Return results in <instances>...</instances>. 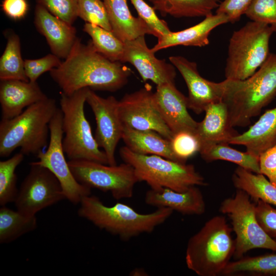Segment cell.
Wrapping results in <instances>:
<instances>
[{
	"instance_id": "8",
	"label": "cell",
	"mask_w": 276,
	"mask_h": 276,
	"mask_svg": "<svg viewBox=\"0 0 276 276\" xmlns=\"http://www.w3.org/2000/svg\"><path fill=\"white\" fill-rule=\"evenodd\" d=\"M274 33L268 25L251 21L232 34L224 70L225 79L244 80L254 74L267 58Z\"/></svg>"
},
{
	"instance_id": "32",
	"label": "cell",
	"mask_w": 276,
	"mask_h": 276,
	"mask_svg": "<svg viewBox=\"0 0 276 276\" xmlns=\"http://www.w3.org/2000/svg\"><path fill=\"white\" fill-rule=\"evenodd\" d=\"M83 30L89 35L98 52L112 61L121 62L125 44L112 31L87 22L84 25Z\"/></svg>"
},
{
	"instance_id": "33",
	"label": "cell",
	"mask_w": 276,
	"mask_h": 276,
	"mask_svg": "<svg viewBox=\"0 0 276 276\" xmlns=\"http://www.w3.org/2000/svg\"><path fill=\"white\" fill-rule=\"evenodd\" d=\"M24 156L21 152L10 158L0 162V205H6L14 202L18 192L16 187L17 175L15 170L22 162Z\"/></svg>"
},
{
	"instance_id": "21",
	"label": "cell",
	"mask_w": 276,
	"mask_h": 276,
	"mask_svg": "<svg viewBox=\"0 0 276 276\" xmlns=\"http://www.w3.org/2000/svg\"><path fill=\"white\" fill-rule=\"evenodd\" d=\"M204 112V118L198 122L195 132L201 148L213 144H229V141L239 134L230 125L226 107L222 101L210 104Z\"/></svg>"
},
{
	"instance_id": "15",
	"label": "cell",
	"mask_w": 276,
	"mask_h": 276,
	"mask_svg": "<svg viewBox=\"0 0 276 276\" xmlns=\"http://www.w3.org/2000/svg\"><path fill=\"white\" fill-rule=\"evenodd\" d=\"M122 63L129 62L137 71L143 81L150 80L156 85L165 83H175V67L157 59L155 53L149 49L145 36L124 42Z\"/></svg>"
},
{
	"instance_id": "20",
	"label": "cell",
	"mask_w": 276,
	"mask_h": 276,
	"mask_svg": "<svg viewBox=\"0 0 276 276\" xmlns=\"http://www.w3.org/2000/svg\"><path fill=\"white\" fill-rule=\"evenodd\" d=\"M198 186H192L184 192L168 188L150 189L145 194V202L156 208H168L182 215H200L205 211V203Z\"/></svg>"
},
{
	"instance_id": "24",
	"label": "cell",
	"mask_w": 276,
	"mask_h": 276,
	"mask_svg": "<svg viewBox=\"0 0 276 276\" xmlns=\"http://www.w3.org/2000/svg\"><path fill=\"white\" fill-rule=\"evenodd\" d=\"M275 144L276 107L266 111L247 131L229 142V144L244 146L247 152L258 157Z\"/></svg>"
},
{
	"instance_id": "45",
	"label": "cell",
	"mask_w": 276,
	"mask_h": 276,
	"mask_svg": "<svg viewBox=\"0 0 276 276\" xmlns=\"http://www.w3.org/2000/svg\"><path fill=\"white\" fill-rule=\"evenodd\" d=\"M276 241V240H275Z\"/></svg>"
},
{
	"instance_id": "1",
	"label": "cell",
	"mask_w": 276,
	"mask_h": 276,
	"mask_svg": "<svg viewBox=\"0 0 276 276\" xmlns=\"http://www.w3.org/2000/svg\"><path fill=\"white\" fill-rule=\"evenodd\" d=\"M121 63L98 52L90 40L85 44L77 38L67 57L50 74L65 94L84 88L115 91L127 84L132 73Z\"/></svg>"
},
{
	"instance_id": "4",
	"label": "cell",
	"mask_w": 276,
	"mask_h": 276,
	"mask_svg": "<svg viewBox=\"0 0 276 276\" xmlns=\"http://www.w3.org/2000/svg\"><path fill=\"white\" fill-rule=\"evenodd\" d=\"M58 107L52 98L37 102L19 115L0 122V156H9L17 148L24 155H37L50 140L49 124Z\"/></svg>"
},
{
	"instance_id": "3",
	"label": "cell",
	"mask_w": 276,
	"mask_h": 276,
	"mask_svg": "<svg viewBox=\"0 0 276 276\" xmlns=\"http://www.w3.org/2000/svg\"><path fill=\"white\" fill-rule=\"evenodd\" d=\"M78 210L79 217L84 218L101 229L118 236L123 241L144 233H151L169 219L173 211L160 208L151 213L142 214L121 202L112 206L104 204L95 195L84 197Z\"/></svg>"
},
{
	"instance_id": "9",
	"label": "cell",
	"mask_w": 276,
	"mask_h": 276,
	"mask_svg": "<svg viewBox=\"0 0 276 276\" xmlns=\"http://www.w3.org/2000/svg\"><path fill=\"white\" fill-rule=\"evenodd\" d=\"M219 211L231 221L236 237L234 257L238 259L248 251L263 248L276 251V241L268 235L259 223L256 203L244 191L237 189L234 196L224 199Z\"/></svg>"
},
{
	"instance_id": "27",
	"label": "cell",
	"mask_w": 276,
	"mask_h": 276,
	"mask_svg": "<svg viewBox=\"0 0 276 276\" xmlns=\"http://www.w3.org/2000/svg\"><path fill=\"white\" fill-rule=\"evenodd\" d=\"M162 16L176 18L206 16L217 9L220 0H148Z\"/></svg>"
},
{
	"instance_id": "38",
	"label": "cell",
	"mask_w": 276,
	"mask_h": 276,
	"mask_svg": "<svg viewBox=\"0 0 276 276\" xmlns=\"http://www.w3.org/2000/svg\"><path fill=\"white\" fill-rule=\"evenodd\" d=\"M130 1L137 11L138 16L152 29L157 38L171 32L167 22L160 19L157 16L155 10L145 0H130Z\"/></svg>"
},
{
	"instance_id": "7",
	"label": "cell",
	"mask_w": 276,
	"mask_h": 276,
	"mask_svg": "<svg viewBox=\"0 0 276 276\" xmlns=\"http://www.w3.org/2000/svg\"><path fill=\"white\" fill-rule=\"evenodd\" d=\"M119 154L124 163L133 168L139 182H146L151 189L184 192L192 186L208 185L193 165L159 155L135 153L125 146L120 149Z\"/></svg>"
},
{
	"instance_id": "26",
	"label": "cell",
	"mask_w": 276,
	"mask_h": 276,
	"mask_svg": "<svg viewBox=\"0 0 276 276\" xmlns=\"http://www.w3.org/2000/svg\"><path fill=\"white\" fill-rule=\"evenodd\" d=\"M237 189L246 193L255 202L262 200L276 205V186L261 173H255L238 166L232 175Z\"/></svg>"
},
{
	"instance_id": "37",
	"label": "cell",
	"mask_w": 276,
	"mask_h": 276,
	"mask_svg": "<svg viewBox=\"0 0 276 276\" xmlns=\"http://www.w3.org/2000/svg\"><path fill=\"white\" fill-rule=\"evenodd\" d=\"M53 15L73 25L78 16V0H36Z\"/></svg>"
},
{
	"instance_id": "14",
	"label": "cell",
	"mask_w": 276,
	"mask_h": 276,
	"mask_svg": "<svg viewBox=\"0 0 276 276\" xmlns=\"http://www.w3.org/2000/svg\"><path fill=\"white\" fill-rule=\"evenodd\" d=\"M86 102L90 107L96 120L95 139L105 153L108 164L116 165L115 151L122 139L123 130L118 112L119 101L112 96L103 98L89 88Z\"/></svg>"
},
{
	"instance_id": "35",
	"label": "cell",
	"mask_w": 276,
	"mask_h": 276,
	"mask_svg": "<svg viewBox=\"0 0 276 276\" xmlns=\"http://www.w3.org/2000/svg\"><path fill=\"white\" fill-rule=\"evenodd\" d=\"M78 16L86 22L111 31L103 0H78Z\"/></svg>"
},
{
	"instance_id": "23",
	"label": "cell",
	"mask_w": 276,
	"mask_h": 276,
	"mask_svg": "<svg viewBox=\"0 0 276 276\" xmlns=\"http://www.w3.org/2000/svg\"><path fill=\"white\" fill-rule=\"evenodd\" d=\"M111 31L125 42L146 34L156 37L155 33L140 16H133L127 0H103Z\"/></svg>"
},
{
	"instance_id": "25",
	"label": "cell",
	"mask_w": 276,
	"mask_h": 276,
	"mask_svg": "<svg viewBox=\"0 0 276 276\" xmlns=\"http://www.w3.org/2000/svg\"><path fill=\"white\" fill-rule=\"evenodd\" d=\"M122 139L125 146L135 153L159 155L179 162L172 151L170 140L155 131L123 126Z\"/></svg>"
},
{
	"instance_id": "18",
	"label": "cell",
	"mask_w": 276,
	"mask_h": 276,
	"mask_svg": "<svg viewBox=\"0 0 276 276\" xmlns=\"http://www.w3.org/2000/svg\"><path fill=\"white\" fill-rule=\"evenodd\" d=\"M34 24L45 38L52 54L65 59L77 38L75 28L38 4L35 8Z\"/></svg>"
},
{
	"instance_id": "42",
	"label": "cell",
	"mask_w": 276,
	"mask_h": 276,
	"mask_svg": "<svg viewBox=\"0 0 276 276\" xmlns=\"http://www.w3.org/2000/svg\"><path fill=\"white\" fill-rule=\"evenodd\" d=\"M259 163L260 173L276 186V144L260 154Z\"/></svg>"
},
{
	"instance_id": "36",
	"label": "cell",
	"mask_w": 276,
	"mask_h": 276,
	"mask_svg": "<svg viewBox=\"0 0 276 276\" xmlns=\"http://www.w3.org/2000/svg\"><path fill=\"white\" fill-rule=\"evenodd\" d=\"M244 14L251 21L268 25L276 33V0H253Z\"/></svg>"
},
{
	"instance_id": "22",
	"label": "cell",
	"mask_w": 276,
	"mask_h": 276,
	"mask_svg": "<svg viewBox=\"0 0 276 276\" xmlns=\"http://www.w3.org/2000/svg\"><path fill=\"white\" fill-rule=\"evenodd\" d=\"M229 22L227 17L222 14H210L197 25L186 29L171 31L158 38L157 43L151 48L153 52L176 45L202 47L210 43L209 37L213 30L220 25Z\"/></svg>"
},
{
	"instance_id": "40",
	"label": "cell",
	"mask_w": 276,
	"mask_h": 276,
	"mask_svg": "<svg viewBox=\"0 0 276 276\" xmlns=\"http://www.w3.org/2000/svg\"><path fill=\"white\" fill-rule=\"evenodd\" d=\"M257 220L263 230L276 240V209L262 200L256 202Z\"/></svg>"
},
{
	"instance_id": "16",
	"label": "cell",
	"mask_w": 276,
	"mask_h": 276,
	"mask_svg": "<svg viewBox=\"0 0 276 276\" xmlns=\"http://www.w3.org/2000/svg\"><path fill=\"white\" fill-rule=\"evenodd\" d=\"M154 101L162 119L173 134L182 130L195 132L198 122L188 112L187 97L176 88L175 83L156 85Z\"/></svg>"
},
{
	"instance_id": "28",
	"label": "cell",
	"mask_w": 276,
	"mask_h": 276,
	"mask_svg": "<svg viewBox=\"0 0 276 276\" xmlns=\"http://www.w3.org/2000/svg\"><path fill=\"white\" fill-rule=\"evenodd\" d=\"M224 276H276V254L243 257L230 262L222 272Z\"/></svg>"
},
{
	"instance_id": "17",
	"label": "cell",
	"mask_w": 276,
	"mask_h": 276,
	"mask_svg": "<svg viewBox=\"0 0 276 276\" xmlns=\"http://www.w3.org/2000/svg\"><path fill=\"white\" fill-rule=\"evenodd\" d=\"M169 59L178 70L186 83L189 109L196 114H200L210 104L220 101L215 82L208 80L200 75L196 62L181 56H172Z\"/></svg>"
},
{
	"instance_id": "30",
	"label": "cell",
	"mask_w": 276,
	"mask_h": 276,
	"mask_svg": "<svg viewBox=\"0 0 276 276\" xmlns=\"http://www.w3.org/2000/svg\"><path fill=\"white\" fill-rule=\"evenodd\" d=\"M206 162L217 160L228 161L255 173H260L259 157L247 151L241 152L227 144H217L202 147L199 151Z\"/></svg>"
},
{
	"instance_id": "43",
	"label": "cell",
	"mask_w": 276,
	"mask_h": 276,
	"mask_svg": "<svg viewBox=\"0 0 276 276\" xmlns=\"http://www.w3.org/2000/svg\"><path fill=\"white\" fill-rule=\"evenodd\" d=\"M1 6L5 14L14 20L24 18L29 9L26 0H3Z\"/></svg>"
},
{
	"instance_id": "39",
	"label": "cell",
	"mask_w": 276,
	"mask_h": 276,
	"mask_svg": "<svg viewBox=\"0 0 276 276\" xmlns=\"http://www.w3.org/2000/svg\"><path fill=\"white\" fill-rule=\"evenodd\" d=\"M61 62L60 58L52 53L38 59H25V73L30 81L36 82L42 74L58 67Z\"/></svg>"
},
{
	"instance_id": "41",
	"label": "cell",
	"mask_w": 276,
	"mask_h": 276,
	"mask_svg": "<svg viewBox=\"0 0 276 276\" xmlns=\"http://www.w3.org/2000/svg\"><path fill=\"white\" fill-rule=\"evenodd\" d=\"M253 0H223L216 9V13L226 15L229 22L235 23L244 14Z\"/></svg>"
},
{
	"instance_id": "13",
	"label": "cell",
	"mask_w": 276,
	"mask_h": 276,
	"mask_svg": "<svg viewBox=\"0 0 276 276\" xmlns=\"http://www.w3.org/2000/svg\"><path fill=\"white\" fill-rule=\"evenodd\" d=\"M118 112L123 126L155 131L169 140L173 135L157 109L154 93L148 83L134 92L125 94L119 101Z\"/></svg>"
},
{
	"instance_id": "19",
	"label": "cell",
	"mask_w": 276,
	"mask_h": 276,
	"mask_svg": "<svg viewBox=\"0 0 276 276\" xmlns=\"http://www.w3.org/2000/svg\"><path fill=\"white\" fill-rule=\"evenodd\" d=\"M47 98L37 82L1 80L2 120L12 119L21 113L25 108Z\"/></svg>"
},
{
	"instance_id": "2",
	"label": "cell",
	"mask_w": 276,
	"mask_h": 276,
	"mask_svg": "<svg viewBox=\"0 0 276 276\" xmlns=\"http://www.w3.org/2000/svg\"><path fill=\"white\" fill-rule=\"evenodd\" d=\"M215 87L220 101L226 107L231 126H247L276 96V54L270 53L248 78L225 79L215 82Z\"/></svg>"
},
{
	"instance_id": "29",
	"label": "cell",
	"mask_w": 276,
	"mask_h": 276,
	"mask_svg": "<svg viewBox=\"0 0 276 276\" xmlns=\"http://www.w3.org/2000/svg\"><path fill=\"white\" fill-rule=\"evenodd\" d=\"M36 216L26 215L5 205L0 209V243H8L35 230Z\"/></svg>"
},
{
	"instance_id": "12",
	"label": "cell",
	"mask_w": 276,
	"mask_h": 276,
	"mask_svg": "<svg viewBox=\"0 0 276 276\" xmlns=\"http://www.w3.org/2000/svg\"><path fill=\"white\" fill-rule=\"evenodd\" d=\"M30 165L14 202L18 211L36 216L40 211L66 198L60 182L50 170L34 162Z\"/></svg>"
},
{
	"instance_id": "5",
	"label": "cell",
	"mask_w": 276,
	"mask_h": 276,
	"mask_svg": "<svg viewBox=\"0 0 276 276\" xmlns=\"http://www.w3.org/2000/svg\"><path fill=\"white\" fill-rule=\"evenodd\" d=\"M232 231L224 216L208 220L188 241L185 256L187 267L199 276L221 275L234 255Z\"/></svg>"
},
{
	"instance_id": "34",
	"label": "cell",
	"mask_w": 276,
	"mask_h": 276,
	"mask_svg": "<svg viewBox=\"0 0 276 276\" xmlns=\"http://www.w3.org/2000/svg\"><path fill=\"white\" fill-rule=\"evenodd\" d=\"M172 151L177 160L186 163L188 158L199 152L200 141L195 132L182 130L173 134L170 140Z\"/></svg>"
},
{
	"instance_id": "10",
	"label": "cell",
	"mask_w": 276,
	"mask_h": 276,
	"mask_svg": "<svg viewBox=\"0 0 276 276\" xmlns=\"http://www.w3.org/2000/svg\"><path fill=\"white\" fill-rule=\"evenodd\" d=\"M76 179L82 185L109 192L117 200L132 197L134 186L139 182L134 169L124 163L111 166L85 160H68Z\"/></svg>"
},
{
	"instance_id": "11",
	"label": "cell",
	"mask_w": 276,
	"mask_h": 276,
	"mask_svg": "<svg viewBox=\"0 0 276 276\" xmlns=\"http://www.w3.org/2000/svg\"><path fill=\"white\" fill-rule=\"evenodd\" d=\"M62 112L58 108L50 124V140L46 151L37 156L34 162L50 170L60 182L65 197L74 204L80 203L84 197L91 195V189L79 183L75 178L65 157L62 147Z\"/></svg>"
},
{
	"instance_id": "6",
	"label": "cell",
	"mask_w": 276,
	"mask_h": 276,
	"mask_svg": "<svg viewBox=\"0 0 276 276\" xmlns=\"http://www.w3.org/2000/svg\"><path fill=\"white\" fill-rule=\"evenodd\" d=\"M89 88L67 95L61 94L62 112V147L69 160H85L108 164L107 156L101 150L84 112Z\"/></svg>"
},
{
	"instance_id": "31",
	"label": "cell",
	"mask_w": 276,
	"mask_h": 276,
	"mask_svg": "<svg viewBox=\"0 0 276 276\" xmlns=\"http://www.w3.org/2000/svg\"><path fill=\"white\" fill-rule=\"evenodd\" d=\"M7 35L6 45L0 58V79L29 81L21 55L19 38L12 32Z\"/></svg>"
},
{
	"instance_id": "44",
	"label": "cell",
	"mask_w": 276,
	"mask_h": 276,
	"mask_svg": "<svg viewBox=\"0 0 276 276\" xmlns=\"http://www.w3.org/2000/svg\"><path fill=\"white\" fill-rule=\"evenodd\" d=\"M147 274L146 270L142 268H134L129 273V275L132 276H145L148 275Z\"/></svg>"
}]
</instances>
